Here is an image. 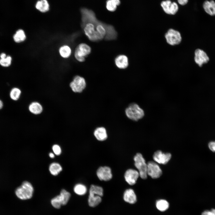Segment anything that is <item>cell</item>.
<instances>
[{
    "label": "cell",
    "instance_id": "6da1fadb",
    "mask_svg": "<svg viewBox=\"0 0 215 215\" xmlns=\"http://www.w3.org/2000/svg\"><path fill=\"white\" fill-rule=\"evenodd\" d=\"M81 27L84 33L88 39L92 42H98L94 29L95 23L97 19L95 13L86 8L80 10Z\"/></svg>",
    "mask_w": 215,
    "mask_h": 215
},
{
    "label": "cell",
    "instance_id": "7a4b0ae2",
    "mask_svg": "<svg viewBox=\"0 0 215 215\" xmlns=\"http://www.w3.org/2000/svg\"><path fill=\"white\" fill-rule=\"evenodd\" d=\"M88 202L89 205L92 207L98 205L102 201L101 197L103 194V188L101 186L92 185L89 191Z\"/></svg>",
    "mask_w": 215,
    "mask_h": 215
},
{
    "label": "cell",
    "instance_id": "3957f363",
    "mask_svg": "<svg viewBox=\"0 0 215 215\" xmlns=\"http://www.w3.org/2000/svg\"><path fill=\"white\" fill-rule=\"evenodd\" d=\"M33 188L29 182L25 181L15 191L17 196L22 200H26L31 198L33 196Z\"/></svg>",
    "mask_w": 215,
    "mask_h": 215
},
{
    "label": "cell",
    "instance_id": "277c9868",
    "mask_svg": "<svg viewBox=\"0 0 215 215\" xmlns=\"http://www.w3.org/2000/svg\"><path fill=\"white\" fill-rule=\"evenodd\" d=\"M125 113L127 117L134 121H137L142 119L145 113L143 110L135 103L130 104L126 108Z\"/></svg>",
    "mask_w": 215,
    "mask_h": 215
},
{
    "label": "cell",
    "instance_id": "5b68a950",
    "mask_svg": "<svg viewBox=\"0 0 215 215\" xmlns=\"http://www.w3.org/2000/svg\"><path fill=\"white\" fill-rule=\"evenodd\" d=\"M134 165L138 171L139 176L143 179H145L147 177V164L142 154L137 153L134 157Z\"/></svg>",
    "mask_w": 215,
    "mask_h": 215
},
{
    "label": "cell",
    "instance_id": "8992f818",
    "mask_svg": "<svg viewBox=\"0 0 215 215\" xmlns=\"http://www.w3.org/2000/svg\"><path fill=\"white\" fill-rule=\"evenodd\" d=\"M91 48L88 44L81 43L77 46L74 53L75 58L80 62H84L87 57L91 53Z\"/></svg>",
    "mask_w": 215,
    "mask_h": 215
},
{
    "label": "cell",
    "instance_id": "52a82bcc",
    "mask_svg": "<svg viewBox=\"0 0 215 215\" xmlns=\"http://www.w3.org/2000/svg\"><path fill=\"white\" fill-rule=\"evenodd\" d=\"M71 195L70 193L64 189H62L60 195L52 199L51 203L56 208H59L61 205H65L68 202Z\"/></svg>",
    "mask_w": 215,
    "mask_h": 215
},
{
    "label": "cell",
    "instance_id": "ba28073f",
    "mask_svg": "<svg viewBox=\"0 0 215 215\" xmlns=\"http://www.w3.org/2000/svg\"><path fill=\"white\" fill-rule=\"evenodd\" d=\"M165 37L167 43L171 45L179 44L182 40L180 33L173 29L168 30L165 34Z\"/></svg>",
    "mask_w": 215,
    "mask_h": 215
},
{
    "label": "cell",
    "instance_id": "9c48e42d",
    "mask_svg": "<svg viewBox=\"0 0 215 215\" xmlns=\"http://www.w3.org/2000/svg\"><path fill=\"white\" fill-rule=\"evenodd\" d=\"M86 84L85 79L82 77L76 75L74 77L70 84V86L75 93L82 92L85 88Z\"/></svg>",
    "mask_w": 215,
    "mask_h": 215
},
{
    "label": "cell",
    "instance_id": "30bf717a",
    "mask_svg": "<svg viewBox=\"0 0 215 215\" xmlns=\"http://www.w3.org/2000/svg\"><path fill=\"white\" fill-rule=\"evenodd\" d=\"M147 164V175L153 179L158 178L161 176L162 171L156 163L153 161H150Z\"/></svg>",
    "mask_w": 215,
    "mask_h": 215
},
{
    "label": "cell",
    "instance_id": "8fae6325",
    "mask_svg": "<svg viewBox=\"0 0 215 215\" xmlns=\"http://www.w3.org/2000/svg\"><path fill=\"white\" fill-rule=\"evenodd\" d=\"M96 174L101 181H109L113 176L111 169L107 166L100 167L97 170Z\"/></svg>",
    "mask_w": 215,
    "mask_h": 215
},
{
    "label": "cell",
    "instance_id": "7c38bea8",
    "mask_svg": "<svg viewBox=\"0 0 215 215\" xmlns=\"http://www.w3.org/2000/svg\"><path fill=\"white\" fill-rule=\"evenodd\" d=\"M194 60L195 63L201 67L203 64L207 63L209 59L206 53L203 50L197 49L194 52Z\"/></svg>",
    "mask_w": 215,
    "mask_h": 215
},
{
    "label": "cell",
    "instance_id": "4fadbf2b",
    "mask_svg": "<svg viewBox=\"0 0 215 215\" xmlns=\"http://www.w3.org/2000/svg\"><path fill=\"white\" fill-rule=\"evenodd\" d=\"M139 176V172L133 169L127 170L124 176L125 181L130 185H133L136 184Z\"/></svg>",
    "mask_w": 215,
    "mask_h": 215
},
{
    "label": "cell",
    "instance_id": "5bb4252c",
    "mask_svg": "<svg viewBox=\"0 0 215 215\" xmlns=\"http://www.w3.org/2000/svg\"><path fill=\"white\" fill-rule=\"evenodd\" d=\"M161 6L165 13L168 14L174 15L178 10L177 4L175 2L172 3L170 0L162 1Z\"/></svg>",
    "mask_w": 215,
    "mask_h": 215
},
{
    "label": "cell",
    "instance_id": "9a60e30c",
    "mask_svg": "<svg viewBox=\"0 0 215 215\" xmlns=\"http://www.w3.org/2000/svg\"><path fill=\"white\" fill-rule=\"evenodd\" d=\"M171 155L170 153H164L159 150L155 152L153 156L154 161L159 164L165 165L167 164L171 158Z\"/></svg>",
    "mask_w": 215,
    "mask_h": 215
},
{
    "label": "cell",
    "instance_id": "2e32d148",
    "mask_svg": "<svg viewBox=\"0 0 215 215\" xmlns=\"http://www.w3.org/2000/svg\"><path fill=\"white\" fill-rule=\"evenodd\" d=\"M114 62L116 66L120 69H125L129 65L128 58L125 55L120 54L117 56L114 59Z\"/></svg>",
    "mask_w": 215,
    "mask_h": 215
},
{
    "label": "cell",
    "instance_id": "e0dca14e",
    "mask_svg": "<svg viewBox=\"0 0 215 215\" xmlns=\"http://www.w3.org/2000/svg\"><path fill=\"white\" fill-rule=\"evenodd\" d=\"M123 198L125 201L131 204L135 203L137 200L135 193L131 188L127 189L125 191Z\"/></svg>",
    "mask_w": 215,
    "mask_h": 215
},
{
    "label": "cell",
    "instance_id": "ac0fdd59",
    "mask_svg": "<svg viewBox=\"0 0 215 215\" xmlns=\"http://www.w3.org/2000/svg\"><path fill=\"white\" fill-rule=\"evenodd\" d=\"M203 8L208 15L211 16H215V1L213 0H206L203 4Z\"/></svg>",
    "mask_w": 215,
    "mask_h": 215
},
{
    "label": "cell",
    "instance_id": "d6986e66",
    "mask_svg": "<svg viewBox=\"0 0 215 215\" xmlns=\"http://www.w3.org/2000/svg\"><path fill=\"white\" fill-rule=\"evenodd\" d=\"M93 133L96 139L99 141H104L107 139V131L104 127L97 128L94 130Z\"/></svg>",
    "mask_w": 215,
    "mask_h": 215
},
{
    "label": "cell",
    "instance_id": "ffe728a7",
    "mask_svg": "<svg viewBox=\"0 0 215 215\" xmlns=\"http://www.w3.org/2000/svg\"><path fill=\"white\" fill-rule=\"evenodd\" d=\"M29 111L35 115H38L41 113L43 109L42 105L38 102H32L28 107Z\"/></svg>",
    "mask_w": 215,
    "mask_h": 215
},
{
    "label": "cell",
    "instance_id": "44dd1931",
    "mask_svg": "<svg viewBox=\"0 0 215 215\" xmlns=\"http://www.w3.org/2000/svg\"><path fill=\"white\" fill-rule=\"evenodd\" d=\"M13 38L15 42L20 43L24 41L26 36L24 31L22 29L17 30L13 36Z\"/></svg>",
    "mask_w": 215,
    "mask_h": 215
},
{
    "label": "cell",
    "instance_id": "7402d4cb",
    "mask_svg": "<svg viewBox=\"0 0 215 215\" xmlns=\"http://www.w3.org/2000/svg\"><path fill=\"white\" fill-rule=\"evenodd\" d=\"M36 7L40 11L44 13L49 10V5L47 0H40L37 2Z\"/></svg>",
    "mask_w": 215,
    "mask_h": 215
},
{
    "label": "cell",
    "instance_id": "603a6c76",
    "mask_svg": "<svg viewBox=\"0 0 215 215\" xmlns=\"http://www.w3.org/2000/svg\"><path fill=\"white\" fill-rule=\"evenodd\" d=\"M59 52L62 57L64 58H67L71 55L72 50L69 46L65 45L62 46L59 48Z\"/></svg>",
    "mask_w": 215,
    "mask_h": 215
},
{
    "label": "cell",
    "instance_id": "cb8c5ba5",
    "mask_svg": "<svg viewBox=\"0 0 215 215\" xmlns=\"http://www.w3.org/2000/svg\"><path fill=\"white\" fill-rule=\"evenodd\" d=\"M49 170L52 175L56 176L62 170V168L61 165L58 163L53 162L50 165Z\"/></svg>",
    "mask_w": 215,
    "mask_h": 215
},
{
    "label": "cell",
    "instance_id": "d4e9b609",
    "mask_svg": "<svg viewBox=\"0 0 215 215\" xmlns=\"http://www.w3.org/2000/svg\"><path fill=\"white\" fill-rule=\"evenodd\" d=\"M156 206L158 210L161 211H164L168 208L169 204L166 200L161 199L156 201Z\"/></svg>",
    "mask_w": 215,
    "mask_h": 215
},
{
    "label": "cell",
    "instance_id": "484cf974",
    "mask_svg": "<svg viewBox=\"0 0 215 215\" xmlns=\"http://www.w3.org/2000/svg\"><path fill=\"white\" fill-rule=\"evenodd\" d=\"M74 191L76 194L79 195H83L87 192V188L84 185L81 184H78L75 186Z\"/></svg>",
    "mask_w": 215,
    "mask_h": 215
},
{
    "label": "cell",
    "instance_id": "4316f807",
    "mask_svg": "<svg viewBox=\"0 0 215 215\" xmlns=\"http://www.w3.org/2000/svg\"><path fill=\"white\" fill-rule=\"evenodd\" d=\"M21 91L17 87H14L11 89L10 93V96L13 100H18L21 96Z\"/></svg>",
    "mask_w": 215,
    "mask_h": 215
},
{
    "label": "cell",
    "instance_id": "83f0119b",
    "mask_svg": "<svg viewBox=\"0 0 215 215\" xmlns=\"http://www.w3.org/2000/svg\"><path fill=\"white\" fill-rule=\"evenodd\" d=\"M12 61L11 57L9 55L7 56L6 57L0 58V65L3 67H8L11 64Z\"/></svg>",
    "mask_w": 215,
    "mask_h": 215
},
{
    "label": "cell",
    "instance_id": "f1b7e54d",
    "mask_svg": "<svg viewBox=\"0 0 215 215\" xmlns=\"http://www.w3.org/2000/svg\"><path fill=\"white\" fill-rule=\"evenodd\" d=\"M106 7L108 10L111 12L115 11L117 8V6L112 0L106 1Z\"/></svg>",
    "mask_w": 215,
    "mask_h": 215
},
{
    "label": "cell",
    "instance_id": "f546056e",
    "mask_svg": "<svg viewBox=\"0 0 215 215\" xmlns=\"http://www.w3.org/2000/svg\"><path fill=\"white\" fill-rule=\"evenodd\" d=\"M54 153L57 155H59L61 153V150L60 147L57 145H54L52 147Z\"/></svg>",
    "mask_w": 215,
    "mask_h": 215
},
{
    "label": "cell",
    "instance_id": "4dcf8cb0",
    "mask_svg": "<svg viewBox=\"0 0 215 215\" xmlns=\"http://www.w3.org/2000/svg\"><path fill=\"white\" fill-rule=\"evenodd\" d=\"M201 215H215V209L205 210L202 213Z\"/></svg>",
    "mask_w": 215,
    "mask_h": 215
},
{
    "label": "cell",
    "instance_id": "1f68e13d",
    "mask_svg": "<svg viewBox=\"0 0 215 215\" xmlns=\"http://www.w3.org/2000/svg\"><path fill=\"white\" fill-rule=\"evenodd\" d=\"M210 149L213 152H215V142H211L208 145Z\"/></svg>",
    "mask_w": 215,
    "mask_h": 215
},
{
    "label": "cell",
    "instance_id": "d6a6232c",
    "mask_svg": "<svg viewBox=\"0 0 215 215\" xmlns=\"http://www.w3.org/2000/svg\"><path fill=\"white\" fill-rule=\"evenodd\" d=\"M188 0H177L178 3L181 5H185L187 4Z\"/></svg>",
    "mask_w": 215,
    "mask_h": 215
},
{
    "label": "cell",
    "instance_id": "836d02e7",
    "mask_svg": "<svg viewBox=\"0 0 215 215\" xmlns=\"http://www.w3.org/2000/svg\"><path fill=\"white\" fill-rule=\"evenodd\" d=\"M112 1L115 3L117 6H119L121 3L120 0H112Z\"/></svg>",
    "mask_w": 215,
    "mask_h": 215
},
{
    "label": "cell",
    "instance_id": "e575fe53",
    "mask_svg": "<svg viewBox=\"0 0 215 215\" xmlns=\"http://www.w3.org/2000/svg\"><path fill=\"white\" fill-rule=\"evenodd\" d=\"M3 106V104L2 101L0 99V110L1 109Z\"/></svg>",
    "mask_w": 215,
    "mask_h": 215
},
{
    "label": "cell",
    "instance_id": "d590c367",
    "mask_svg": "<svg viewBox=\"0 0 215 215\" xmlns=\"http://www.w3.org/2000/svg\"><path fill=\"white\" fill-rule=\"evenodd\" d=\"M49 156L51 158H53L54 157V154L52 153H49Z\"/></svg>",
    "mask_w": 215,
    "mask_h": 215
}]
</instances>
